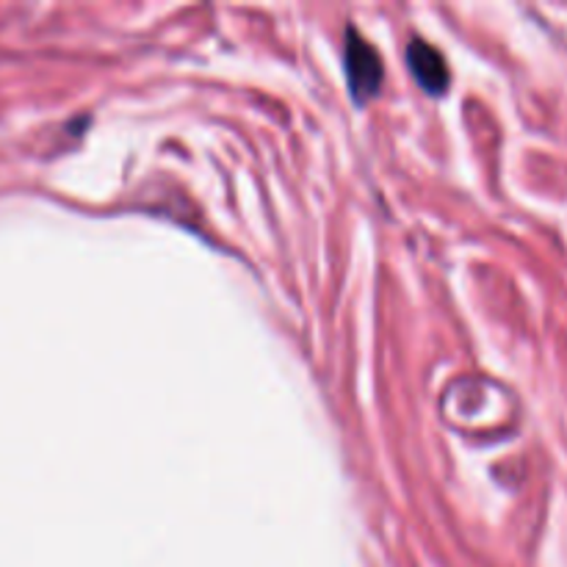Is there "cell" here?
Returning <instances> with one entry per match:
<instances>
[{"instance_id":"7a4b0ae2","label":"cell","mask_w":567,"mask_h":567,"mask_svg":"<svg viewBox=\"0 0 567 567\" xmlns=\"http://www.w3.org/2000/svg\"><path fill=\"white\" fill-rule=\"evenodd\" d=\"M408 64L413 70L415 81L424 86V92L430 94H443L452 81V72H449L446 59L437 48H432L424 39H413L408 44Z\"/></svg>"},{"instance_id":"6da1fadb","label":"cell","mask_w":567,"mask_h":567,"mask_svg":"<svg viewBox=\"0 0 567 567\" xmlns=\"http://www.w3.org/2000/svg\"><path fill=\"white\" fill-rule=\"evenodd\" d=\"M343 61H347V78H349V92L358 100L360 105L365 100L374 97L382 86V59L377 53L374 44L358 31V28H347V50H343Z\"/></svg>"}]
</instances>
